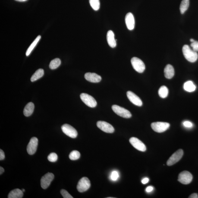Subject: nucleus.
Instances as JSON below:
<instances>
[{
  "label": "nucleus",
  "instance_id": "1",
  "mask_svg": "<svg viewBox=\"0 0 198 198\" xmlns=\"http://www.w3.org/2000/svg\"><path fill=\"white\" fill-rule=\"evenodd\" d=\"M182 51L185 58L191 62H194L197 60L198 55L196 51L192 49L187 45H183Z\"/></svg>",
  "mask_w": 198,
  "mask_h": 198
},
{
  "label": "nucleus",
  "instance_id": "2",
  "mask_svg": "<svg viewBox=\"0 0 198 198\" xmlns=\"http://www.w3.org/2000/svg\"><path fill=\"white\" fill-rule=\"evenodd\" d=\"M151 127L154 131L158 133H163L166 131L170 127L169 123L163 122H156L153 123Z\"/></svg>",
  "mask_w": 198,
  "mask_h": 198
},
{
  "label": "nucleus",
  "instance_id": "3",
  "mask_svg": "<svg viewBox=\"0 0 198 198\" xmlns=\"http://www.w3.org/2000/svg\"><path fill=\"white\" fill-rule=\"evenodd\" d=\"M114 112L120 117L125 118H130L132 115L130 111L123 107L117 105H113L111 107Z\"/></svg>",
  "mask_w": 198,
  "mask_h": 198
},
{
  "label": "nucleus",
  "instance_id": "4",
  "mask_svg": "<svg viewBox=\"0 0 198 198\" xmlns=\"http://www.w3.org/2000/svg\"><path fill=\"white\" fill-rule=\"evenodd\" d=\"M131 63L133 69L138 73H143L145 69V66L143 62L137 57H133Z\"/></svg>",
  "mask_w": 198,
  "mask_h": 198
},
{
  "label": "nucleus",
  "instance_id": "5",
  "mask_svg": "<svg viewBox=\"0 0 198 198\" xmlns=\"http://www.w3.org/2000/svg\"><path fill=\"white\" fill-rule=\"evenodd\" d=\"M90 182L87 177H84L81 179L78 183L77 189L80 193L86 192L90 187Z\"/></svg>",
  "mask_w": 198,
  "mask_h": 198
},
{
  "label": "nucleus",
  "instance_id": "6",
  "mask_svg": "<svg viewBox=\"0 0 198 198\" xmlns=\"http://www.w3.org/2000/svg\"><path fill=\"white\" fill-rule=\"evenodd\" d=\"M81 99L87 106L94 108L97 105L96 100L93 97L86 93H82L80 95Z\"/></svg>",
  "mask_w": 198,
  "mask_h": 198
},
{
  "label": "nucleus",
  "instance_id": "7",
  "mask_svg": "<svg viewBox=\"0 0 198 198\" xmlns=\"http://www.w3.org/2000/svg\"><path fill=\"white\" fill-rule=\"evenodd\" d=\"M192 180L193 176L187 171L182 172L178 176V181L183 184H189L191 182Z\"/></svg>",
  "mask_w": 198,
  "mask_h": 198
},
{
  "label": "nucleus",
  "instance_id": "8",
  "mask_svg": "<svg viewBox=\"0 0 198 198\" xmlns=\"http://www.w3.org/2000/svg\"><path fill=\"white\" fill-rule=\"evenodd\" d=\"M62 130L65 134L69 137L75 138L77 137V132L75 129L68 124H64L61 127Z\"/></svg>",
  "mask_w": 198,
  "mask_h": 198
},
{
  "label": "nucleus",
  "instance_id": "9",
  "mask_svg": "<svg viewBox=\"0 0 198 198\" xmlns=\"http://www.w3.org/2000/svg\"><path fill=\"white\" fill-rule=\"evenodd\" d=\"M183 155V152L182 150L180 149L178 150L177 152H175L169 159L167 161V164L168 166H171L174 165L180 160Z\"/></svg>",
  "mask_w": 198,
  "mask_h": 198
},
{
  "label": "nucleus",
  "instance_id": "10",
  "mask_svg": "<svg viewBox=\"0 0 198 198\" xmlns=\"http://www.w3.org/2000/svg\"><path fill=\"white\" fill-rule=\"evenodd\" d=\"M53 173L48 172L42 177L40 180L41 187L43 189H46L50 186L51 182L54 178Z\"/></svg>",
  "mask_w": 198,
  "mask_h": 198
},
{
  "label": "nucleus",
  "instance_id": "11",
  "mask_svg": "<svg viewBox=\"0 0 198 198\" xmlns=\"http://www.w3.org/2000/svg\"><path fill=\"white\" fill-rule=\"evenodd\" d=\"M97 125L98 128L105 133H114V127L111 124L106 122L98 121L97 122Z\"/></svg>",
  "mask_w": 198,
  "mask_h": 198
},
{
  "label": "nucleus",
  "instance_id": "12",
  "mask_svg": "<svg viewBox=\"0 0 198 198\" xmlns=\"http://www.w3.org/2000/svg\"><path fill=\"white\" fill-rule=\"evenodd\" d=\"M129 141L131 145L136 149L141 152H145L146 150V146L141 141L137 138L132 137L130 138Z\"/></svg>",
  "mask_w": 198,
  "mask_h": 198
},
{
  "label": "nucleus",
  "instance_id": "13",
  "mask_svg": "<svg viewBox=\"0 0 198 198\" xmlns=\"http://www.w3.org/2000/svg\"><path fill=\"white\" fill-rule=\"evenodd\" d=\"M38 139L36 137H32L30 139L27 147L28 153L29 155H33L35 153L37 149Z\"/></svg>",
  "mask_w": 198,
  "mask_h": 198
},
{
  "label": "nucleus",
  "instance_id": "14",
  "mask_svg": "<svg viewBox=\"0 0 198 198\" xmlns=\"http://www.w3.org/2000/svg\"><path fill=\"white\" fill-rule=\"evenodd\" d=\"M127 95L128 98L134 105L138 106H142V102L141 100L133 92L131 91H128L127 92Z\"/></svg>",
  "mask_w": 198,
  "mask_h": 198
},
{
  "label": "nucleus",
  "instance_id": "15",
  "mask_svg": "<svg viewBox=\"0 0 198 198\" xmlns=\"http://www.w3.org/2000/svg\"><path fill=\"white\" fill-rule=\"evenodd\" d=\"M125 22L127 28L130 30H133L135 27V19L131 13H128L126 16Z\"/></svg>",
  "mask_w": 198,
  "mask_h": 198
},
{
  "label": "nucleus",
  "instance_id": "16",
  "mask_svg": "<svg viewBox=\"0 0 198 198\" xmlns=\"http://www.w3.org/2000/svg\"><path fill=\"white\" fill-rule=\"evenodd\" d=\"M86 80L92 83H98L101 81L102 78L100 76L94 73H87L84 75Z\"/></svg>",
  "mask_w": 198,
  "mask_h": 198
},
{
  "label": "nucleus",
  "instance_id": "17",
  "mask_svg": "<svg viewBox=\"0 0 198 198\" xmlns=\"http://www.w3.org/2000/svg\"><path fill=\"white\" fill-rule=\"evenodd\" d=\"M107 40L108 45L111 48H114L116 45V42L114 38V35L112 31H109L107 34Z\"/></svg>",
  "mask_w": 198,
  "mask_h": 198
},
{
  "label": "nucleus",
  "instance_id": "18",
  "mask_svg": "<svg viewBox=\"0 0 198 198\" xmlns=\"http://www.w3.org/2000/svg\"><path fill=\"white\" fill-rule=\"evenodd\" d=\"M164 75L166 78L171 79L174 77L175 71L174 67L170 64L167 65L164 70Z\"/></svg>",
  "mask_w": 198,
  "mask_h": 198
},
{
  "label": "nucleus",
  "instance_id": "19",
  "mask_svg": "<svg viewBox=\"0 0 198 198\" xmlns=\"http://www.w3.org/2000/svg\"><path fill=\"white\" fill-rule=\"evenodd\" d=\"M34 105L32 102L28 103L25 106L23 110V114L26 117L30 116L33 113L34 109Z\"/></svg>",
  "mask_w": 198,
  "mask_h": 198
},
{
  "label": "nucleus",
  "instance_id": "20",
  "mask_svg": "<svg viewBox=\"0 0 198 198\" xmlns=\"http://www.w3.org/2000/svg\"><path fill=\"white\" fill-rule=\"evenodd\" d=\"M23 192L18 189H15L9 193L8 198H21L23 197Z\"/></svg>",
  "mask_w": 198,
  "mask_h": 198
},
{
  "label": "nucleus",
  "instance_id": "21",
  "mask_svg": "<svg viewBox=\"0 0 198 198\" xmlns=\"http://www.w3.org/2000/svg\"><path fill=\"white\" fill-rule=\"evenodd\" d=\"M196 86L193 82L188 81L184 83L183 88L185 90L188 92H194L196 89Z\"/></svg>",
  "mask_w": 198,
  "mask_h": 198
},
{
  "label": "nucleus",
  "instance_id": "22",
  "mask_svg": "<svg viewBox=\"0 0 198 198\" xmlns=\"http://www.w3.org/2000/svg\"><path fill=\"white\" fill-rule=\"evenodd\" d=\"M44 74L43 70L42 69H38L34 73L31 78V81L33 82L35 81L38 79L40 78Z\"/></svg>",
  "mask_w": 198,
  "mask_h": 198
},
{
  "label": "nucleus",
  "instance_id": "23",
  "mask_svg": "<svg viewBox=\"0 0 198 198\" xmlns=\"http://www.w3.org/2000/svg\"><path fill=\"white\" fill-rule=\"evenodd\" d=\"M40 38L41 36L40 35H39V36L37 37L36 39H35L34 41L31 44L28 48L27 51H26V56H29V54H30L31 53L32 51L34 49V48L36 46V45L38 43V42H39V41L40 40Z\"/></svg>",
  "mask_w": 198,
  "mask_h": 198
},
{
  "label": "nucleus",
  "instance_id": "24",
  "mask_svg": "<svg viewBox=\"0 0 198 198\" xmlns=\"http://www.w3.org/2000/svg\"><path fill=\"white\" fill-rule=\"evenodd\" d=\"M189 6V0H182L181 1L180 6V13L182 14H184L188 9Z\"/></svg>",
  "mask_w": 198,
  "mask_h": 198
},
{
  "label": "nucleus",
  "instance_id": "25",
  "mask_svg": "<svg viewBox=\"0 0 198 198\" xmlns=\"http://www.w3.org/2000/svg\"><path fill=\"white\" fill-rule=\"evenodd\" d=\"M158 94L163 98H166L168 94V89L165 86H162L160 87L158 92Z\"/></svg>",
  "mask_w": 198,
  "mask_h": 198
},
{
  "label": "nucleus",
  "instance_id": "26",
  "mask_svg": "<svg viewBox=\"0 0 198 198\" xmlns=\"http://www.w3.org/2000/svg\"><path fill=\"white\" fill-rule=\"evenodd\" d=\"M61 64V61L59 58H55L52 60L50 62L49 67L51 70H54L58 68Z\"/></svg>",
  "mask_w": 198,
  "mask_h": 198
},
{
  "label": "nucleus",
  "instance_id": "27",
  "mask_svg": "<svg viewBox=\"0 0 198 198\" xmlns=\"http://www.w3.org/2000/svg\"><path fill=\"white\" fill-rule=\"evenodd\" d=\"M89 4L91 7L94 10H98L100 8L99 0H89Z\"/></svg>",
  "mask_w": 198,
  "mask_h": 198
},
{
  "label": "nucleus",
  "instance_id": "28",
  "mask_svg": "<svg viewBox=\"0 0 198 198\" xmlns=\"http://www.w3.org/2000/svg\"><path fill=\"white\" fill-rule=\"evenodd\" d=\"M80 154L78 151L73 150L70 153L69 155V158L72 160H75L80 158Z\"/></svg>",
  "mask_w": 198,
  "mask_h": 198
},
{
  "label": "nucleus",
  "instance_id": "29",
  "mask_svg": "<svg viewBox=\"0 0 198 198\" xmlns=\"http://www.w3.org/2000/svg\"><path fill=\"white\" fill-rule=\"evenodd\" d=\"M48 158L50 162H55L58 159V155L55 153H51L48 155Z\"/></svg>",
  "mask_w": 198,
  "mask_h": 198
},
{
  "label": "nucleus",
  "instance_id": "30",
  "mask_svg": "<svg viewBox=\"0 0 198 198\" xmlns=\"http://www.w3.org/2000/svg\"><path fill=\"white\" fill-rule=\"evenodd\" d=\"M61 193L63 198H73L72 196H71L67 190L64 189H62L61 190Z\"/></svg>",
  "mask_w": 198,
  "mask_h": 198
},
{
  "label": "nucleus",
  "instance_id": "31",
  "mask_svg": "<svg viewBox=\"0 0 198 198\" xmlns=\"http://www.w3.org/2000/svg\"><path fill=\"white\" fill-rule=\"evenodd\" d=\"M119 177V174L116 171L112 172L111 175V180L115 181Z\"/></svg>",
  "mask_w": 198,
  "mask_h": 198
},
{
  "label": "nucleus",
  "instance_id": "32",
  "mask_svg": "<svg viewBox=\"0 0 198 198\" xmlns=\"http://www.w3.org/2000/svg\"><path fill=\"white\" fill-rule=\"evenodd\" d=\"M191 46L193 48L194 51L197 52L198 51V41L195 40L191 44Z\"/></svg>",
  "mask_w": 198,
  "mask_h": 198
},
{
  "label": "nucleus",
  "instance_id": "33",
  "mask_svg": "<svg viewBox=\"0 0 198 198\" xmlns=\"http://www.w3.org/2000/svg\"><path fill=\"white\" fill-rule=\"evenodd\" d=\"M183 125L185 127L187 128H191L193 127V124L191 122L189 121H185L183 122Z\"/></svg>",
  "mask_w": 198,
  "mask_h": 198
},
{
  "label": "nucleus",
  "instance_id": "34",
  "mask_svg": "<svg viewBox=\"0 0 198 198\" xmlns=\"http://www.w3.org/2000/svg\"><path fill=\"white\" fill-rule=\"evenodd\" d=\"M4 158H5V155H4V152L1 149L0 150V160H2L4 159Z\"/></svg>",
  "mask_w": 198,
  "mask_h": 198
},
{
  "label": "nucleus",
  "instance_id": "35",
  "mask_svg": "<svg viewBox=\"0 0 198 198\" xmlns=\"http://www.w3.org/2000/svg\"><path fill=\"white\" fill-rule=\"evenodd\" d=\"M153 189V187L152 186H149L146 188V191L148 193H150V192L152 191Z\"/></svg>",
  "mask_w": 198,
  "mask_h": 198
},
{
  "label": "nucleus",
  "instance_id": "36",
  "mask_svg": "<svg viewBox=\"0 0 198 198\" xmlns=\"http://www.w3.org/2000/svg\"><path fill=\"white\" fill-rule=\"evenodd\" d=\"M149 181V178H147V177H145V178H144L142 180V182L143 184H146Z\"/></svg>",
  "mask_w": 198,
  "mask_h": 198
},
{
  "label": "nucleus",
  "instance_id": "37",
  "mask_svg": "<svg viewBox=\"0 0 198 198\" xmlns=\"http://www.w3.org/2000/svg\"><path fill=\"white\" fill-rule=\"evenodd\" d=\"M189 198H198V195L197 194V193H193L189 197Z\"/></svg>",
  "mask_w": 198,
  "mask_h": 198
},
{
  "label": "nucleus",
  "instance_id": "38",
  "mask_svg": "<svg viewBox=\"0 0 198 198\" xmlns=\"http://www.w3.org/2000/svg\"><path fill=\"white\" fill-rule=\"evenodd\" d=\"M4 168L1 167H0V174H2L4 172Z\"/></svg>",
  "mask_w": 198,
  "mask_h": 198
},
{
  "label": "nucleus",
  "instance_id": "39",
  "mask_svg": "<svg viewBox=\"0 0 198 198\" xmlns=\"http://www.w3.org/2000/svg\"><path fill=\"white\" fill-rule=\"evenodd\" d=\"M15 1H27V0H15Z\"/></svg>",
  "mask_w": 198,
  "mask_h": 198
},
{
  "label": "nucleus",
  "instance_id": "40",
  "mask_svg": "<svg viewBox=\"0 0 198 198\" xmlns=\"http://www.w3.org/2000/svg\"><path fill=\"white\" fill-rule=\"evenodd\" d=\"M194 41H195L193 39H190V41L192 43L193 42H194Z\"/></svg>",
  "mask_w": 198,
  "mask_h": 198
},
{
  "label": "nucleus",
  "instance_id": "41",
  "mask_svg": "<svg viewBox=\"0 0 198 198\" xmlns=\"http://www.w3.org/2000/svg\"><path fill=\"white\" fill-rule=\"evenodd\" d=\"M22 191H23V192H25V190H24V189H22Z\"/></svg>",
  "mask_w": 198,
  "mask_h": 198
},
{
  "label": "nucleus",
  "instance_id": "42",
  "mask_svg": "<svg viewBox=\"0 0 198 198\" xmlns=\"http://www.w3.org/2000/svg\"><path fill=\"white\" fill-rule=\"evenodd\" d=\"M108 198H114V197H108Z\"/></svg>",
  "mask_w": 198,
  "mask_h": 198
}]
</instances>
